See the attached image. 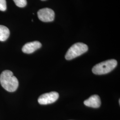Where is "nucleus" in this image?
<instances>
[{
	"label": "nucleus",
	"instance_id": "nucleus-1",
	"mask_svg": "<svg viewBox=\"0 0 120 120\" xmlns=\"http://www.w3.org/2000/svg\"><path fill=\"white\" fill-rule=\"evenodd\" d=\"M0 83L1 86L8 92H13L17 90L19 82L12 72L5 70L0 75Z\"/></svg>",
	"mask_w": 120,
	"mask_h": 120
},
{
	"label": "nucleus",
	"instance_id": "nucleus-8",
	"mask_svg": "<svg viewBox=\"0 0 120 120\" xmlns=\"http://www.w3.org/2000/svg\"><path fill=\"white\" fill-rule=\"evenodd\" d=\"M10 32L9 29L4 26L0 25V41H6L9 36Z\"/></svg>",
	"mask_w": 120,
	"mask_h": 120
},
{
	"label": "nucleus",
	"instance_id": "nucleus-3",
	"mask_svg": "<svg viewBox=\"0 0 120 120\" xmlns=\"http://www.w3.org/2000/svg\"><path fill=\"white\" fill-rule=\"evenodd\" d=\"M88 50V47L84 43L78 42L73 44L67 52L65 58L66 60H71L81 56Z\"/></svg>",
	"mask_w": 120,
	"mask_h": 120
},
{
	"label": "nucleus",
	"instance_id": "nucleus-10",
	"mask_svg": "<svg viewBox=\"0 0 120 120\" xmlns=\"http://www.w3.org/2000/svg\"><path fill=\"white\" fill-rule=\"evenodd\" d=\"M7 9L6 0H0V11H4Z\"/></svg>",
	"mask_w": 120,
	"mask_h": 120
},
{
	"label": "nucleus",
	"instance_id": "nucleus-11",
	"mask_svg": "<svg viewBox=\"0 0 120 120\" xmlns=\"http://www.w3.org/2000/svg\"></svg>",
	"mask_w": 120,
	"mask_h": 120
},
{
	"label": "nucleus",
	"instance_id": "nucleus-6",
	"mask_svg": "<svg viewBox=\"0 0 120 120\" xmlns=\"http://www.w3.org/2000/svg\"><path fill=\"white\" fill-rule=\"evenodd\" d=\"M42 46L41 44L38 41H34L26 43L22 49V51L27 54L33 53Z\"/></svg>",
	"mask_w": 120,
	"mask_h": 120
},
{
	"label": "nucleus",
	"instance_id": "nucleus-4",
	"mask_svg": "<svg viewBox=\"0 0 120 120\" xmlns=\"http://www.w3.org/2000/svg\"><path fill=\"white\" fill-rule=\"evenodd\" d=\"M38 16L40 20L44 22L53 21L55 18V13L52 9L48 8L41 9L38 12Z\"/></svg>",
	"mask_w": 120,
	"mask_h": 120
},
{
	"label": "nucleus",
	"instance_id": "nucleus-2",
	"mask_svg": "<svg viewBox=\"0 0 120 120\" xmlns=\"http://www.w3.org/2000/svg\"><path fill=\"white\" fill-rule=\"evenodd\" d=\"M117 64V61L115 59L107 60L96 64L92 69V72L96 75L107 74L115 69Z\"/></svg>",
	"mask_w": 120,
	"mask_h": 120
},
{
	"label": "nucleus",
	"instance_id": "nucleus-5",
	"mask_svg": "<svg viewBox=\"0 0 120 120\" xmlns=\"http://www.w3.org/2000/svg\"><path fill=\"white\" fill-rule=\"evenodd\" d=\"M59 94L56 92H51L41 95L38 99V102L41 105H48L56 101L59 98Z\"/></svg>",
	"mask_w": 120,
	"mask_h": 120
},
{
	"label": "nucleus",
	"instance_id": "nucleus-7",
	"mask_svg": "<svg viewBox=\"0 0 120 120\" xmlns=\"http://www.w3.org/2000/svg\"><path fill=\"white\" fill-rule=\"evenodd\" d=\"M84 105L90 107L98 108L101 105V101L99 96L98 95H94L90 98L85 100Z\"/></svg>",
	"mask_w": 120,
	"mask_h": 120
},
{
	"label": "nucleus",
	"instance_id": "nucleus-9",
	"mask_svg": "<svg viewBox=\"0 0 120 120\" xmlns=\"http://www.w3.org/2000/svg\"><path fill=\"white\" fill-rule=\"evenodd\" d=\"M16 5L20 8L25 7L27 4L26 0H13Z\"/></svg>",
	"mask_w": 120,
	"mask_h": 120
}]
</instances>
